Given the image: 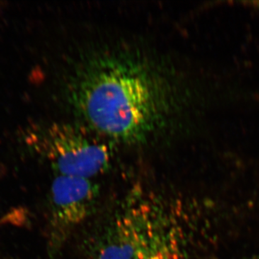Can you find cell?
<instances>
[{
	"mask_svg": "<svg viewBox=\"0 0 259 259\" xmlns=\"http://www.w3.org/2000/svg\"><path fill=\"white\" fill-rule=\"evenodd\" d=\"M70 102L87 127L122 144H143L166 128L175 93L166 72L138 53H95L75 69Z\"/></svg>",
	"mask_w": 259,
	"mask_h": 259,
	"instance_id": "cell-1",
	"label": "cell"
},
{
	"mask_svg": "<svg viewBox=\"0 0 259 259\" xmlns=\"http://www.w3.org/2000/svg\"><path fill=\"white\" fill-rule=\"evenodd\" d=\"M135 244V259H183L181 232L166 197L141 187L125 198Z\"/></svg>",
	"mask_w": 259,
	"mask_h": 259,
	"instance_id": "cell-2",
	"label": "cell"
},
{
	"mask_svg": "<svg viewBox=\"0 0 259 259\" xmlns=\"http://www.w3.org/2000/svg\"><path fill=\"white\" fill-rule=\"evenodd\" d=\"M90 131L80 126L57 124L44 133L42 149L54 175L93 180L108 170L112 148Z\"/></svg>",
	"mask_w": 259,
	"mask_h": 259,
	"instance_id": "cell-3",
	"label": "cell"
},
{
	"mask_svg": "<svg viewBox=\"0 0 259 259\" xmlns=\"http://www.w3.org/2000/svg\"><path fill=\"white\" fill-rule=\"evenodd\" d=\"M99 194L93 180L55 175L48 201V259H59L75 230L93 214Z\"/></svg>",
	"mask_w": 259,
	"mask_h": 259,
	"instance_id": "cell-4",
	"label": "cell"
},
{
	"mask_svg": "<svg viewBox=\"0 0 259 259\" xmlns=\"http://www.w3.org/2000/svg\"><path fill=\"white\" fill-rule=\"evenodd\" d=\"M93 259H135L134 230L125 199L94 240Z\"/></svg>",
	"mask_w": 259,
	"mask_h": 259,
	"instance_id": "cell-5",
	"label": "cell"
},
{
	"mask_svg": "<svg viewBox=\"0 0 259 259\" xmlns=\"http://www.w3.org/2000/svg\"><path fill=\"white\" fill-rule=\"evenodd\" d=\"M237 3L245 5V6L251 7V8L259 9V1H240L237 2Z\"/></svg>",
	"mask_w": 259,
	"mask_h": 259,
	"instance_id": "cell-6",
	"label": "cell"
}]
</instances>
